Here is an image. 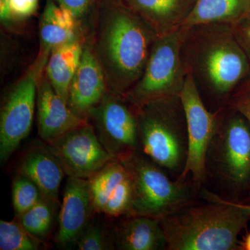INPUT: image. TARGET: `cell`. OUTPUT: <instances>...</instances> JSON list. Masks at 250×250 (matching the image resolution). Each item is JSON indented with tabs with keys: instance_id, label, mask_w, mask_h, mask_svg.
Masks as SVG:
<instances>
[{
	"instance_id": "cell-7",
	"label": "cell",
	"mask_w": 250,
	"mask_h": 250,
	"mask_svg": "<svg viewBox=\"0 0 250 250\" xmlns=\"http://www.w3.org/2000/svg\"><path fill=\"white\" fill-rule=\"evenodd\" d=\"M50 53L39 51L27 72L10 90L0 113V163L4 165L30 134L36 108L38 85Z\"/></svg>"
},
{
	"instance_id": "cell-26",
	"label": "cell",
	"mask_w": 250,
	"mask_h": 250,
	"mask_svg": "<svg viewBox=\"0 0 250 250\" xmlns=\"http://www.w3.org/2000/svg\"><path fill=\"white\" fill-rule=\"evenodd\" d=\"M98 213L85 228L77 242L79 250H110L108 245L107 231L98 217Z\"/></svg>"
},
{
	"instance_id": "cell-1",
	"label": "cell",
	"mask_w": 250,
	"mask_h": 250,
	"mask_svg": "<svg viewBox=\"0 0 250 250\" xmlns=\"http://www.w3.org/2000/svg\"><path fill=\"white\" fill-rule=\"evenodd\" d=\"M157 33L120 0H102L91 42L108 93L125 96L142 77Z\"/></svg>"
},
{
	"instance_id": "cell-19",
	"label": "cell",
	"mask_w": 250,
	"mask_h": 250,
	"mask_svg": "<svg viewBox=\"0 0 250 250\" xmlns=\"http://www.w3.org/2000/svg\"><path fill=\"white\" fill-rule=\"evenodd\" d=\"M39 34L40 51L48 53L75 38L85 41L72 15L61 7L55 0H46L40 19Z\"/></svg>"
},
{
	"instance_id": "cell-29",
	"label": "cell",
	"mask_w": 250,
	"mask_h": 250,
	"mask_svg": "<svg viewBox=\"0 0 250 250\" xmlns=\"http://www.w3.org/2000/svg\"><path fill=\"white\" fill-rule=\"evenodd\" d=\"M233 34L250 62V12L231 24Z\"/></svg>"
},
{
	"instance_id": "cell-6",
	"label": "cell",
	"mask_w": 250,
	"mask_h": 250,
	"mask_svg": "<svg viewBox=\"0 0 250 250\" xmlns=\"http://www.w3.org/2000/svg\"><path fill=\"white\" fill-rule=\"evenodd\" d=\"M188 28L159 36L142 77L124 98L134 108L154 100L179 96L187 75L182 46Z\"/></svg>"
},
{
	"instance_id": "cell-4",
	"label": "cell",
	"mask_w": 250,
	"mask_h": 250,
	"mask_svg": "<svg viewBox=\"0 0 250 250\" xmlns=\"http://www.w3.org/2000/svg\"><path fill=\"white\" fill-rule=\"evenodd\" d=\"M139 149L163 168L184 166L187 154V127L179 96L154 100L135 108Z\"/></svg>"
},
{
	"instance_id": "cell-28",
	"label": "cell",
	"mask_w": 250,
	"mask_h": 250,
	"mask_svg": "<svg viewBox=\"0 0 250 250\" xmlns=\"http://www.w3.org/2000/svg\"><path fill=\"white\" fill-rule=\"evenodd\" d=\"M228 103L229 107L241 113L250 125V77L235 90Z\"/></svg>"
},
{
	"instance_id": "cell-24",
	"label": "cell",
	"mask_w": 250,
	"mask_h": 250,
	"mask_svg": "<svg viewBox=\"0 0 250 250\" xmlns=\"http://www.w3.org/2000/svg\"><path fill=\"white\" fill-rule=\"evenodd\" d=\"M77 21L85 41H91L102 0H55Z\"/></svg>"
},
{
	"instance_id": "cell-30",
	"label": "cell",
	"mask_w": 250,
	"mask_h": 250,
	"mask_svg": "<svg viewBox=\"0 0 250 250\" xmlns=\"http://www.w3.org/2000/svg\"><path fill=\"white\" fill-rule=\"evenodd\" d=\"M240 250H250V233L244 237L243 241L240 242Z\"/></svg>"
},
{
	"instance_id": "cell-20",
	"label": "cell",
	"mask_w": 250,
	"mask_h": 250,
	"mask_svg": "<svg viewBox=\"0 0 250 250\" xmlns=\"http://www.w3.org/2000/svg\"><path fill=\"white\" fill-rule=\"evenodd\" d=\"M85 41L81 38L56 47L49 54L45 72L56 92L67 104L69 88L82 58Z\"/></svg>"
},
{
	"instance_id": "cell-17",
	"label": "cell",
	"mask_w": 250,
	"mask_h": 250,
	"mask_svg": "<svg viewBox=\"0 0 250 250\" xmlns=\"http://www.w3.org/2000/svg\"><path fill=\"white\" fill-rule=\"evenodd\" d=\"M17 172L32 180L45 198L59 203V189L66 174L47 145L31 146L23 154Z\"/></svg>"
},
{
	"instance_id": "cell-8",
	"label": "cell",
	"mask_w": 250,
	"mask_h": 250,
	"mask_svg": "<svg viewBox=\"0 0 250 250\" xmlns=\"http://www.w3.org/2000/svg\"><path fill=\"white\" fill-rule=\"evenodd\" d=\"M187 127V154L183 172L179 179L185 180L188 174L200 183L206 174L207 157L219 125V114L206 107L201 94L191 74L187 75L179 94Z\"/></svg>"
},
{
	"instance_id": "cell-12",
	"label": "cell",
	"mask_w": 250,
	"mask_h": 250,
	"mask_svg": "<svg viewBox=\"0 0 250 250\" xmlns=\"http://www.w3.org/2000/svg\"><path fill=\"white\" fill-rule=\"evenodd\" d=\"M95 214L88 179L67 177L55 236L57 246L64 249L77 247Z\"/></svg>"
},
{
	"instance_id": "cell-23",
	"label": "cell",
	"mask_w": 250,
	"mask_h": 250,
	"mask_svg": "<svg viewBox=\"0 0 250 250\" xmlns=\"http://www.w3.org/2000/svg\"><path fill=\"white\" fill-rule=\"evenodd\" d=\"M45 247V242L29 232L16 217L12 221L0 220V250H39Z\"/></svg>"
},
{
	"instance_id": "cell-21",
	"label": "cell",
	"mask_w": 250,
	"mask_h": 250,
	"mask_svg": "<svg viewBox=\"0 0 250 250\" xmlns=\"http://www.w3.org/2000/svg\"><path fill=\"white\" fill-rule=\"evenodd\" d=\"M250 12V0H197L184 26L231 24Z\"/></svg>"
},
{
	"instance_id": "cell-27",
	"label": "cell",
	"mask_w": 250,
	"mask_h": 250,
	"mask_svg": "<svg viewBox=\"0 0 250 250\" xmlns=\"http://www.w3.org/2000/svg\"><path fill=\"white\" fill-rule=\"evenodd\" d=\"M13 24H22L35 16L39 0H8Z\"/></svg>"
},
{
	"instance_id": "cell-14",
	"label": "cell",
	"mask_w": 250,
	"mask_h": 250,
	"mask_svg": "<svg viewBox=\"0 0 250 250\" xmlns=\"http://www.w3.org/2000/svg\"><path fill=\"white\" fill-rule=\"evenodd\" d=\"M108 93L104 72L90 41L83 45L82 58L69 88L67 106L76 116L88 120L90 112Z\"/></svg>"
},
{
	"instance_id": "cell-18",
	"label": "cell",
	"mask_w": 250,
	"mask_h": 250,
	"mask_svg": "<svg viewBox=\"0 0 250 250\" xmlns=\"http://www.w3.org/2000/svg\"><path fill=\"white\" fill-rule=\"evenodd\" d=\"M197 0H120L161 36L176 30L184 23Z\"/></svg>"
},
{
	"instance_id": "cell-3",
	"label": "cell",
	"mask_w": 250,
	"mask_h": 250,
	"mask_svg": "<svg viewBox=\"0 0 250 250\" xmlns=\"http://www.w3.org/2000/svg\"><path fill=\"white\" fill-rule=\"evenodd\" d=\"M208 201L187 205L160 219L170 250H240L238 237L250 220L236 202L212 192H204Z\"/></svg>"
},
{
	"instance_id": "cell-25",
	"label": "cell",
	"mask_w": 250,
	"mask_h": 250,
	"mask_svg": "<svg viewBox=\"0 0 250 250\" xmlns=\"http://www.w3.org/2000/svg\"><path fill=\"white\" fill-rule=\"evenodd\" d=\"M41 189L32 180L18 173L12 184V203L16 216L23 214L43 198Z\"/></svg>"
},
{
	"instance_id": "cell-31",
	"label": "cell",
	"mask_w": 250,
	"mask_h": 250,
	"mask_svg": "<svg viewBox=\"0 0 250 250\" xmlns=\"http://www.w3.org/2000/svg\"><path fill=\"white\" fill-rule=\"evenodd\" d=\"M237 205L239 206L241 208H243L250 217V205H243V204L240 203H237Z\"/></svg>"
},
{
	"instance_id": "cell-22",
	"label": "cell",
	"mask_w": 250,
	"mask_h": 250,
	"mask_svg": "<svg viewBox=\"0 0 250 250\" xmlns=\"http://www.w3.org/2000/svg\"><path fill=\"white\" fill-rule=\"evenodd\" d=\"M58 205L44 197L27 212L16 217L29 232L45 241L53 227Z\"/></svg>"
},
{
	"instance_id": "cell-11",
	"label": "cell",
	"mask_w": 250,
	"mask_h": 250,
	"mask_svg": "<svg viewBox=\"0 0 250 250\" xmlns=\"http://www.w3.org/2000/svg\"><path fill=\"white\" fill-rule=\"evenodd\" d=\"M46 145L67 177L88 179L116 159L103 147L89 121Z\"/></svg>"
},
{
	"instance_id": "cell-15",
	"label": "cell",
	"mask_w": 250,
	"mask_h": 250,
	"mask_svg": "<svg viewBox=\"0 0 250 250\" xmlns=\"http://www.w3.org/2000/svg\"><path fill=\"white\" fill-rule=\"evenodd\" d=\"M36 110L39 134L45 143L60 137L88 121L82 119L71 111L51 84L45 70L38 85Z\"/></svg>"
},
{
	"instance_id": "cell-13",
	"label": "cell",
	"mask_w": 250,
	"mask_h": 250,
	"mask_svg": "<svg viewBox=\"0 0 250 250\" xmlns=\"http://www.w3.org/2000/svg\"><path fill=\"white\" fill-rule=\"evenodd\" d=\"M88 180L96 213L111 218L130 216L131 182L119 159L110 161Z\"/></svg>"
},
{
	"instance_id": "cell-9",
	"label": "cell",
	"mask_w": 250,
	"mask_h": 250,
	"mask_svg": "<svg viewBox=\"0 0 250 250\" xmlns=\"http://www.w3.org/2000/svg\"><path fill=\"white\" fill-rule=\"evenodd\" d=\"M230 108V107H229ZM220 119L209 149L219 173L233 185L243 186L250 179V125L241 113Z\"/></svg>"
},
{
	"instance_id": "cell-10",
	"label": "cell",
	"mask_w": 250,
	"mask_h": 250,
	"mask_svg": "<svg viewBox=\"0 0 250 250\" xmlns=\"http://www.w3.org/2000/svg\"><path fill=\"white\" fill-rule=\"evenodd\" d=\"M88 121L103 147L115 157L139 149L136 110L124 96L106 93L90 112Z\"/></svg>"
},
{
	"instance_id": "cell-16",
	"label": "cell",
	"mask_w": 250,
	"mask_h": 250,
	"mask_svg": "<svg viewBox=\"0 0 250 250\" xmlns=\"http://www.w3.org/2000/svg\"><path fill=\"white\" fill-rule=\"evenodd\" d=\"M110 250H159L167 248L160 220L152 217L132 215L107 231Z\"/></svg>"
},
{
	"instance_id": "cell-5",
	"label": "cell",
	"mask_w": 250,
	"mask_h": 250,
	"mask_svg": "<svg viewBox=\"0 0 250 250\" xmlns=\"http://www.w3.org/2000/svg\"><path fill=\"white\" fill-rule=\"evenodd\" d=\"M118 159L127 171L131 182L130 216L142 215L160 220L188 204L190 190L184 181H171L160 166L139 149Z\"/></svg>"
},
{
	"instance_id": "cell-2",
	"label": "cell",
	"mask_w": 250,
	"mask_h": 250,
	"mask_svg": "<svg viewBox=\"0 0 250 250\" xmlns=\"http://www.w3.org/2000/svg\"><path fill=\"white\" fill-rule=\"evenodd\" d=\"M182 59L198 89L228 100L250 77V62L231 25L204 24L188 27Z\"/></svg>"
}]
</instances>
